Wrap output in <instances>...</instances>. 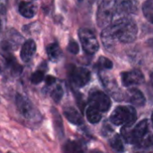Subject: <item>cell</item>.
Wrapping results in <instances>:
<instances>
[{
    "label": "cell",
    "mask_w": 153,
    "mask_h": 153,
    "mask_svg": "<svg viewBox=\"0 0 153 153\" xmlns=\"http://www.w3.org/2000/svg\"><path fill=\"white\" fill-rule=\"evenodd\" d=\"M63 114L68 122L74 124H81L83 123V117L81 114L72 105H67L63 109Z\"/></svg>",
    "instance_id": "8fae6325"
},
{
    "label": "cell",
    "mask_w": 153,
    "mask_h": 153,
    "mask_svg": "<svg viewBox=\"0 0 153 153\" xmlns=\"http://www.w3.org/2000/svg\"><path fill=\"white\" fill-rule=\"evenodd\" d=\"M142 12L146 19L153 24V0H146L142 6Z\"/></svg>",
    "instance_id": "d6986e66"
},
{
    "label": "cell",
    "mask_w": 153,
    "mask_h": 153,
    "mask_svg": "<svg viewBox=\"0 0 153 153\" xmlns=\"http://www.w3.org/2000/svg\"><path fill=\"white\" fill-rule=\"evenodd\" d=\"M151 82H152V84H153V73L151 74Z\"/></svg>",
    "instance_id": "4316f807"
},
{
    "label": "cell",
    "mask_w": 153,
    "mask_h": 153,
    "mask_svg": "<svg viewBox=\"0 0 153 153\" xmlns=\"http://www.w3.org/2000/svg\"><path fill=\"white\" fill-rule=\"evenodd\" d=\"M63 94H64V91H63V88H61V86L58 85L56 86L51 92V98L56 102V103H59L62 97H63Z\"/></svg>",
    "instance_id": "7402d4cb"
},
{
    "label": "cell",
    "mask_w": 153,
    "mask_h": 153,
    "mask_svg": "<svg viewBox=\"0 0 153 153\" xmlns=\"http://www.w3.org/2000/svg\"><path fill=\"white\" fill-rule=\"evenodd\" d=\"M86 114H87L88 120L91 123H97L98 122H100V120L102 118V113L91 105L88 106L87 111H86Z\"/></svg>",
    "instance_id": "e0dca14e"
},
{
    "label": "cell",
    "mask_w": 153,
    "mask_h": 153,
    "mask_svg": "<svg viewBox=\"0 0 153 153\" xmlns=\"http://www.w3.org/2000/svg\"><path fill=\"white\" fill-rule=\"evenodd\" d=\"M136 120V111L131 106L116 107L110 116V121L115 125H132Z\"/></svg>",
    "instance_id": "277c9868"
},
{
    "label": "cell",
    "mask_w": 153,
    "mask_h": 153,
    "mask_svg": "<svg viewBox=\"0 0 153 153\" xmlns=\"http://www.w3.org/2000/svg\"><path fill=\"white\" fill-rule=\"evenodd\" d=\"M51 114H52V118H53V123L55 130L59 135V137H62L64 135V130H63V124H62V120L59 115V114L57 112L55 108L51 109Z\"/></svg>",
    "instance_id": "ac0fdd59"
},
{
    "label": "cell",
    "mask_w": 153,
    "mask_h": 153,
    "mask_svg": "<svg viewBox=\"0 0 153 153\" xmlns=\"http://www.w3.org/2000/svg\"><path fill=\"white\" fill-rule=\"evenodd\" d=\"M89 105L95 107L101 113L107 112L111 106V100L102 91H95L89 97Z\"/></svg>",
    "instance_id": "ba28073f"
},
{
    "label": "cell",
    "mask_w": 153,
    "mask_h": 153,
    "mask_svg": "<svg viewBox=\"0 0 153 153\" xmlns=\"http://www.w3.org/2000/svg\"><path fill=\"white\" fill-rule=\"evenodd\" d=\"M29 1H30V2H32V1H35V0H29Z\"/></svg>",
    "instance_id": "f1b7e54d"
},
{
    "label": "cell",
    "mask_w": 153,
    "mask_h": 153,
    "mask_svg": "<svg viewBox=\"0 0 153 153\" xmlns=\"http://www.w3.org/2000/svg\"><path fill=\"white\" fill-rule=\"evenodd\" d=\"M91 153H102L101 151H97V150H96V151H92Z\"/></svg>",
    "instance_id": "484cf974"
},
{
    "label": "cell",
    "mask_w": 153,
    "mask_h": 153,
    "mask_svg": "<svg viewBox=\"0 0 153 153\" xmlns=\"http://www.w3.org/2000/svg\"><path fill=\"white\" fill-rule=\"evenodd\" d=\"M138 28L136 23L129 17H122L110 24L104 28L101 33V39L104 46L110 50L115 42H121L123 43H129L133 42L137 37Z\"/></svg>",
    "instance_id": "6da1fadb"
},
{
    "label": "cell",
    "mask_w": 153,
    "mask_h": 153,
    "mask_svg": "<svg viewBox=\"0 0 153 153\" xmlns=\"http://www.w3.org/2000/svg\"><path fill=\"white\" fill-rule=\"evenodd\" d=\"M45 80V83H46V86L47 87H50V86H52L55 82H56V79L52 76H47L46 78L44 79Z\"/></svg>",
    "instance_id": "d4e9b609"
},
{
    "label": "cell",
    "mask_w": 153,
    "mask_h": 153,
    "mask_svg": "<svg viewBox=\"0 0 153 153\" xmlns=\"http://www.w3.org/2000/svg\"><path fill=\"white\" fill-rule=\"evenodd\" d=\"M64 153H86L85 145L78 140H68L63 145Z\"/></svg>",
    "instance_id": "4fadbf2b"
},
{
    "label": "cell",
    "mask_w": 153,
    "mask_h": 153,
    "mask_svg": "<svg viewBox=\"0 0 153 153\" xmlns=\"http://www.w3.org/2000/svg\"><path fill=\"white\" fill-rule=\"evenodd\" d=\"M96 68L98 69H110L113 68V62L105 57H100L96 63Z\"/></svg>",
    "instance_id": "44dd1931"
},
{
    "label": "cell",
    "mask_w": 153,
    "mask_h": 153,
    "mask_svg": "<svg viewBox=\"0 0 153 153\" xmlns=\"http://www.w3.org/2000/svg\"><path fill=\"white\" fill-rule=\"evenodd\" d=\"M44 72L42 70H37L33 72L31 76V82L33 84H39L44 80Z\"/></svg>",
    "instance_id": "603a6c76"
},
{
    "label": "cell",
    "mask_w": 153,
    "mask_h": 153,
    "mask_svg": "<svg viewBox=\"0 0 153 153\" xmlns=\"http://www.w3.org/2000/svg\"><path fill=\"white\" fill-rule=\"evenodd\" d=\"M16 105L19 113L26 119L33 120L37 118V110L32 104V102L23 95H16Z\"/></svg>",
    "instance_id": "8992f818"
},
{
    "label": "cell",
    "mask_w": 153,
    "mask_h": 153,
    "mask_svg": "<svg viewBox=\"0 0 153 153\" xmlns=\"http://www.w3.org/2000/svg\"><path fill=\"white\" fill-rule=\"evenodd\" d=\"M68 51L72 54H78L79 51V46L74 40H71L68 45Z\"/></svg>",
    "instance_id": "cb8c5ba5"
},
{
    "label": "cell",
    "mask_w": 153,
    "mask_h": 153,
    "mask_svg": "<svg viewBox=\"0 0 153 153\" xmlns=\"http://www.w3.org/2000/svg\"><path fill=\"white\" fill-rule=\"evenodd\" d=\"M127 99L131 104L137 106H142L145 105V97L143 94L136 88H131L127 92Z\"/></svg>",
    "instance_id": "5bb4252c"
},
{
    "label": "cell",
    "mask_w": 153,
    "mask_h": 153,
    "mask_svg": "<svg viewBox=\"0 0 153 153\" xmlns=\"http://www.w3.org/2000/svg\"><path fill=\"white\" fill-rule=\"evenodd\" d=\"M19 12L25 18H32L36 15L37 7L33 2H21L19 5Z\"/></svg>",
    "instance_id": "9a60e30c"
},
{
    "label": "cell",
    "mask_w": 153,
    "mask_h": 153,
    "mask_svg": "<svg viewBox=\"0 0 153 153\" xmlns=\"http://www.w3.org/2000/svg\"><path fill=\"white\" fill-rule=\"evenodd\" d=\"M122 83L124 87L140 85L144 82V76L139 69H133L127 72H123L121 75Z\"/></svg>",
    "instance_id": "30bf717a"
},
{
    "label": "cell",
    "mask_w": 153,
    "mask_h": 153,
    "mask_svg": "<svg viewBox=\"0 0 153 153\" xmlns=\"http://www.w3.org/2000/svg\"><path fill=\"white\" fill-rule=\"evenodd\" d=\"M79 37L82 45L83 50L88 54H95L99 49L98 41L95 35V33L87 28H81L79 31Z\"/></svg>",
    "instance_id": "5b68a950"
},
{
    "label": "cell",
    "mask_w": 153,
    "mask_h": 153,
    "mask_svg": "<svg viewBox=\"0 0 153 153\" xmlns=\"http://www.w3.org/2000/svg\"><path fill=\"white\" fill-rule=\"evenodd\" d=\"M149 132V126L147 120L140 122L135 126L124 125L122 128L123 137L127 142L132 144H140Z\"/></svg>",
    "instance_id": "7a4b0ae2"
},
{
    "label": "cell",
    "mask_w": 153,
    "mask_h": 153,
    "mask_svg": "<svg viewBox=\"0 0 153 153\" xmlns=\"http://www.w3.org/2000/svg\"><path fill=\"white\" fill-rule=\"evenodd\" d=\"M7 153H12V152H7Z\"/></svg>",
    "instance_id": "4dcf8cb0"
},
{
    "label": "cell",
    "mask_w": 153,
    "mask_h": 153,
    "mask_svg": "<svg viewBox=\"0 0 153 153\" xmlns=\"http://www.w3.org/2000/svg\"><path fill=\"white\" fill-rule=\"evenodd\" d=\"M115 16V0H100L97 9V25L105 28L108 26Z\"/></svg>",
    "instance_id": "3957f363"
},
{
    "label": "cell",
    "mask_w": 153,
    "mask_h": 153,
    "mask_svg": "<svg viewBox=\"0 0 153 153\" xmlns=\"http://www.w3.org/2000/svg\"><path fill=\"white\" fill-rule=\"evenodd\" d=\"M109 143L114 149H115L119 152H123L124 150L123 140H122L120 135H118V134H114L113 137H111L109 140Z\"/></svg>",
    "instance_id": "ffe728a7"
},
{
    "label": "cell",
    "mask_w": 153,
    "mask_h": 153,
    "mask_svg": "<svg viewBox=\"0 0 153 153\" xmlns=\"http://www.w3.org/2000/svg\"><path fill=\"white\" fill-rule=\"evenodd\" d=\"M138 10L137 0H115V16L134 14Z\"/></svg>",
    "instance_id": "9c48e42d"
},
{
    "label": "cell",
    "mask_w": 153,
    "mask_h": 153,
    "mask_svg": "<svg viewBox=\"0 0 153 153\" xmlns=\"http://www.w3.org/2000/svg\"><path fill=\"white\" fill-rule=\"evenodd\" d=\"M35 51H36V44H35L34 41L28 40L22 46V50H21V53H20L21 59H23V61L28 62L32 59Z\"/></svg>",
    "instance_id": "7c38bea8"
},
{
    "label": "cell",
    "mask_w": 153,
    "mask_h": 153,
    "mask_svg": "<svg viewBox=\"0 0 153 153\" xmlns=\"http://www.w3.org/2000/svg\"><path fill=\"white\" fill-rule=\"evenodd\" d=\"M151 121H152V124H153V114H152V115H151Z\"/></svg>",
    "instance_id": "83f0119b"
},
{
    "label": "cell",
    "mask_w": 153,
    "mask_h": 153,
    "mask_svg": "<svg viewBox=\"0 0 153 153\" xmlns=\"http://www.w3.org/2000/svg\"><path fill=\"white\" fill-rule=\"evenodd\" d=\"M79 1H84V0H79Z\"/></svg>",
    "instance_id": "f546056e"
},
{
    "label": "cell",
    "mask_w": 153,
    "mask_h": 153,
    "mask_svg": "<svg viewBox=\"0 0 153 153\" xmlns=\"http://www.w3.org/2000/svg\"><path fill=\"white\" fill-rule=\"evenodd\" d=\"M46 51H47V55H48L50 60L52 62L59 61L62 57L61 49L59 48V44L56 42L49 44L46 48Z\"/></svg>",
    "instance_id": "2e32d148"
},
{
    "label": "cell",
    "mask_w": 153,
    "mask_h": 153,
    "mask_svg": "<svg viewBox=\"0 0 153 153\" xmlns=\"http://www.w3.org/2000/svg\"><path fill=\"white\" fill-rule=\"evenodd\" d=\"M91 78L90 71L82 67H73L69 72V79L72 84L78 88L86 86Z\"/></svg>",
    "instance_id": "52a82bcc"
}]
</instances>
